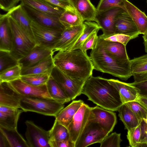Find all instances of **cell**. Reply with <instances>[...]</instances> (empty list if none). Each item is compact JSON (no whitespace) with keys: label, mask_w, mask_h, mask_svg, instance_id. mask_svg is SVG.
<instances>
[{"label":"cell","mask_w":147,"mask_h":147,"mask_svg":"<svg viewBox=\"0 0 147 147\" xmlns=\"http://www.w3.org/2000/svg\"><path fill=\"white\" fill-rule=\"evenodd\" d=\"M57 51L53 55L54 65L68 77L86 81L92 76L94 67L87 52L81 49Z\"/></svg>","instance_id":"obj_1"},{"label":"cell","mask_w":147,"mask_h":147,"mask_svg":"<svg viewBox=\"0 0 147 147\" xmlns=\"http://www.w3.org/2000/svg\"><path fill=\"white\" fill-rule=\"evenodd\" d=\"M81 94L104 109L117 111L123 104L117 89L108 81V79L92 76L85 82Z\"/></svg>","instance_id":"obj_2"},{"label":"cell","mask_w":147,"mask_h":147,"mask_svg":"<svg viewBox=\"0 0 147 147\" xmlns=\"http://www.w3.org/2000/svg\"><path fill=\"white\" fill-rule=\"evenodd\" d=\"M90 57L94 69L110 74L124 80L132 76L129 58L121 59L112 57L108 55L98 43L92 49Z\"/></svg>","instance_id":"obj_3"},{"label":"cell","mask_w":147,"mask_h":147,"mask_svg":"<svg viewBox=\"0 0 147 147\" xmlns=\"http://www.w3.org/2000/svg\"><path fill=\"white\" fill-rule=\"evenodd\" d=\"M8 16L12 36V46L10 53L18 61L27 54L36 44L28 33L11 17Z\"/></svg>","instance_id":"obj_4"},{"label":"cell","mask_w":147,"mask_h":147,"mask_svg":"<svg viewBox=\"0 0 147 147\" xmlns=\"http://www.w3.org/2000/svg\"><path fill=\"white\" fill-rule=\"evenodd\" d=\"M20 106L25 112L55 117L64 108V105L53 99L23 96L20 100Z\"/></svg>","instance_id":"obj_5"},{"label":"cell","mask_w":147,"mask_h":147,"mask_svg":"<svg viewBox=\"0 0 147 147\" xmlns=\"http://www.w3.org/2000/svg\"><path fill=\"white\" fill-rule=\"evenodd\" d=\"M109 134L98 123L88 120L75 142V147H86L100 143Z\"/></svg>","instance_id":"obj_6"},{"label":"cell","mask_w":147,"mask_h":147,"mask_svg":"<svg viewBox=\"0 0 147 147\" xmlns=\"http://www.w3.org/2000/svg\"><path fill=\"white\" fill-rule=\"evenodd\" d=\"M62 89L70 100L81 94L82 87L86 81L72 79L65 75L55 66L50 74Z\"/></svg>","instance_id":"obj_7"},{"label":"cell","mask_w":147,"mask_h":147,"mask_svg":"<svg viewBox=\"0 0 147 147\" xmlns=\"http://www.w3.org/2000/svg\"><path fill=\"white\" fill-rule=\"evenodd\" d=\"M31 28L36 45L53 50L62 32L42 26L32 21Z\"/></svg>","instance_id":"obj_8"},{"label":"cell","mask_w":147,"mask_h":147,"mask_svg":"<svg viewBox=\"0 0 147 147\" xmlns=\"http://www.w3.org/2000/svg\"><path fill=\"white\" fill-rule=\"evenodd\" d=\"M25 136L29 147H51L49 132L35 124L26 121Z\"/></svg>","instance_id":"obj_9"},{"label":"cell","mask_w":147,"mask_h":147,"mask_svg":"<svg viewBox=\"0 0 147 147\" xmlns=\"http://www.w3.org/2000/svg\"><path fill=\"white\" fill-rule=\"evenodd\" d=\"M21 4L32 21L43 26L61 32L65 29L59 21V17L43 12Z\"/></svg>","instance_id":"obj_10"},{"label":"cell","mask_w":147,"mask_h":147,"mask_svg":"<svg viewBox=\"0 0 147 147\" xmlns=\"http://www.w3.org/2000/svg\"><path fill=\"white\" fill-rule=\"evenodd\" d=\"M125 11L119 7H114L104 11H97L95 21L100 27L104 36L115 33V22L117 16Z\"/></svg>","instance_id":"obj_11"},{"label":"cell","mask_w":147,"mask_h":147,"mask_svg":"<svg viewBox=\"0 0 147 147\" xmlns=\"http://www.w3.org/2000/svg\"><path fill=\"white\" fill-rule=\"evenodd\" d=\"M90 109L88 105L83 103L74 115L67 128L70 138L75 143L89 120Z\"/></svg>","instance_id":"obj_12"},{"label":"cell","mask_w":147,"mask_h":147,"mask_svg":"<svg viewBox=\"0 0 147 147\" xmlns=\"http://www.w3.org/2000/svg\"><path fill=\"white\" fill-rule=\"evenodd\" d=\"M84 28V23L82 25L65 28L55 44L53 52L69 50L81 35Z\"/></svg>","instance_id":"obj_13"},{"label":"cell","mask_w":147,"mask_h":147,"mask_svg":"<svg viewBox=\"0 0 147 147\" xmlns=\"http://www.w3.org/2000/svg\"><path fill=\"white\" fill-rule=\"evenodd\" d=\"M89 120L98 123L109 133L113 131L117 122L115 113L97 105L91 107Z\"/></svg>","instance_id":"obj_14"},{"label":"cell","mask_w":147,"mask_h":147,"mask_svg":"<svg viewBox=\"0 0 147 147\" xmlns=\"http://www.w3.org/2000/svg\"><path fill=\"white\" fill-rule=\"evenodd\" d=\"M9 83L15 90L23 96L53 99L48 93L46 84L33 86L24 82L20 78Z\"/></svg>","instance_id":"obj_15"},{"label":"cell","mask_w":147,"mask_h":147,"mask_svg":"<svg viewBox=\"0 0 147 147\" xmlns=\"http://www.w3.org/2000/svg\"><path fill=\"white\" fill-rule=\"evenodd\" d=\"M115 33L122 34L131 37L133 39L140 34L137 26L126 11L118 14L115 22Z\"/></svg>","instance_id":"obj_16"},{"label":"cell","mask_w":147,"mask_h":147,"mask_svg":"<svg viewBox=\"0 0 147 147\" xmlns=\"http://www.w3.org/2000/svg\"><path fill=\"white\" fill-rule=\"evenodd\" d=\"M52 49L36 45L25 56L18 61L22 68L33 65L53 54Z\"/></svg>","instance_id":"obj_17"},{"label":"cell","mask_w":147,"mask_h":147,"mask_svg":"<svg viewBox=\"0 0 147 147\" xmlns=\"http://www.w3.org/2000/svg\"><path fill=\"white\" fill-rule=\"evenodd\" d=\"M23 96L9 82H0V105L20 108V101Z\"/></svg>","instance_id":"obj_18"},{"label":"cell","mask_w":147,"mask_h":147,"mask_svg":"<svg viewBox=\"0 0 147 147\" xmlns=\"http://www.w3.org/2000/svg\"><path fill=\"white\" fill-rule=\"evenodd\" d=\"M108 81L118 91L123 104L136 101L138 98L139 95V90L131 83H126L114 79H108Z\"/></svg>","instance_id":"obj_19"},{"label":"cell","mask_w":147,"mask_h":147,"mask_svg":"<svg viewBox=\"0 0 147 147\" xmlns=\"http://www.w3.org/2000/svg\"><path fill=\"white\" fill-rule=\"evenodd\" d=\"M24 111L0 105V126L11 129H17L19 116Z\"/></svg>","instance_id":"obj_20"},{"label":"cell","mask_w":147,"mask_h":147,"mask_svg":"<svg viewBox=\"0 0 147 147\" xmlns=\"http://www.w3.org/2000/svg\"><path fill=\"white\" fill-rule=\"evenodd\" d=\"M8 16L7 13L0 15V51L10 52L12 46V36Z\"/></svg>","instance_id":"obj_21"},{"label":"cell","mask_w":147,"mask_h":147,"mask_svg":"<svg viewBox=\"0 0 147 147\" xmlns=\"http://www.w3.org/2000/svg\"><path fill=\"white\" fill-rule=\"evenodd\" d=\"M126 11L130 15L137 27L140 34L147 32V16L128 0H123Z\"/></svg>","instance_id":"obj_22"},{"label":"cell","mask_w":147,"mask_h":147,"mask_svg":"<svg viewBox=\"0 0 147 147\" xmlns=\"http://www.w3.org/2000/svg\"><path fill=\"white\" fill-rule=\"evenodd\" d=\"M69 1L77 13L84 21H95L97 11L90 0Z\"/></svg>","instance_id":"obj_23"},{"label":"cell","mask_w":147,"mask_h":147,"mask_svg":"<svg viewBox=\"0 0 147 147\" xmlns=\"http://www.w3.org/2000/svg\"><path fill=\"white\" fill-rule=\"evenodd\" d=\"M7 13L34 40L31 28L32 21L24 10L21 4L11 9Z\"/></svg>","instance_id":"obj_24"},{"label":"cell","mask_w":147,"mask_h":147,"mask_svg":"<svg viewBox=\"0 0 147 147\" xmlns=\"http://www.w3.org/2000/svg\"><path fill=\"white\" fill-rule=\"evenodd\" d=\"M98 43L109 56L115 58L128 59L126 46L120 42L104 40L98 36Z\"/></svg>","instance_id":"obj_25"},{"label":"cell","mask_w":147,"mask_h":147,"mask_svg":"<svg viewBox=\"0 0 147 147\" xmlns=\"http://www.w3.org/2000/svg\"><path fill=\"white\" fill-rule=\"evenodd\" d=\"M131 67L134 82L147 80V53L130 60Z\"/></svg>","instance_id":"obj_26"},{"label":"cell","mask_w":147,"mask_h":147,"mask_svg":"<svg viewBox=\"0 0 147 147\" xmlns=\"http://www.w3.org/2000/svg\"><path fill=\"white\" fill-rule=\"evenodd\" d=\"M20 2L21 3L37 10L59 17L65 10L45 0H20Z\"/></svg>","instance_id":"obj_27"},{"label":"cell","mask_w":147,"mask_h":147,"mask_svg":"<svg viewBox=\"0 0 147 147\" xmlns=\"http://www.w3.org/2000/svg\"><path fill=\"white\" fill-rule=\"evenodd\" d=\"M55 66L53 54L37 63L22 69L21 75L47 74H51Z\"/></svg>","instance_id":"obj_28"},{"label":"cell","mask_w":147,"mask_h":147,"mask_svg":"<svg viewBox=\"0 0 147 147\" xmlns=\"http://www.w3.org/2000/svg\"><path fill=\"white\" fill-rule=\"evenodd\" d=\"M83 100H74L62 109L55 117V119L67 128L73 117L82 104Z\"/></svg>","instance_id":"obj_29"},{"label":"cell","mask_w":147,"mask_h":147,"mask_svg":"<svg viewBox=\"0 0 147 147\" xmlns=\"http://www.w3.org/2000/svg\"><path fill=\"white\" fill-rule=\"evenodd\" d=\"M117 111L120 120L123 123L125 129L127 130L137 127L142 121L125 104H123Z\"/></svg>","instance_id":"obj_30"},{"label":"cell","mask_w":147,"mask_h":147,"mask_svg":"<svg viewBox=\"0 0 147 147\" xmlns=\"http://www.w3.org/2000/svg\"><path fill=\"white\" fill-rule=\"evenodd\" d=\"M0 131L7 138L10 147H29L27 141L17 129H8L0 126Z\"/></svg>","instance_id":"obj_31"},{"label":"cell","mask_w":147,"mask_h":147,"mask_svg":"<svg viewBox=\"0 0 147 147\" xmlns=\"http://www.w3.org/2000/svg\"><path fill=\"white\" fill-rule=\"evenodd\" d=\"M46 85L48 93L54 100L64 104L71 101L51 75Z\"/></svg>","instance_id":"obj_32"},{"label":"cell","mask_w":147,"mask_h":147,"mask_svg":"<svg viewBox=\"0 0 147 147\" xmlns=\"http://www.w3.org/2000/svg\"><path fill=\"white\" fill-rule=\"evenodd\" d=\"M59 20L65 28L82 25L84 21L76 12L66 10L60 16Z\"/></svg>","instance_id":"obj_33"},{"label":"cell","mask_w":147,"mask_h":147,"mask_svg":"<svg viewBox=\"0 0 147 147\" xmlns=\"http://www.w3.org/2000/svg\"><path fill=\"white\" fill-rule=\"evenodd\" d=\"M49 132L50 141H61L70 138L67 128L56 119Z\"/></svg>","instance_id":"obj_34"},{"label":"cell","mask_w":147,"mask_h":147,"mask_svg":"<svg viewBox=\"0 0 147 147\" xmlns=\"http://www.w3.org/2000/svg\"><path fill=\"white\" fill-rule=\"evenodd\" d=\"M84 28L83 32L74 46L69 50L80 49L86 40L92 33L101 29L100 27L95 22L85 21L84 22Z\"/></svg>","instance_id":"obj_35"},{"label":"cell","mask_w":147,"mask_h":147,"mask_svg":"<svg viewBox=\"0 0 147 147\" xmlns=\"http://www.w3.org/2000/svg\"><path fill=\"white\" fill-rule=\"evenodd\" d=\"M50 77L47 74H30L21 76L20 79L24 82L35 86L46 84Z\"/></svg>","instance_id":"obj_36"},{"label":"cell","mask_w":147,"mask_h":147,"mask_svg":"<svg viewBox=\"0 0 147 147\" xmlns=\"http://www.w3.org/2000/svg\"><path fill=\"white\" fill-rule=\"evenodd\" d=\"M22 69L18 64L0 72V82H9L20 78Z\"/></svg>","instance_id":"obj_37"},{"label":"cell","mask_w":147,"mask_h":147,"mask_svg":"<svg viewBox=\"0 0 147 147\" xmlns=\"http://www.w3.org/2000/svg\"><path fill=\"white\" fill-rule=\"evenodd\" d=\"M18 64V61L10 52L0 51V73Z\"/></svg>","instance_id":"obj_38"},{"label":"cell","mask_w":147,"mask_h":147,"mask_svg":"<svg viewBox=\"0 0 147 147\" xmlns=\"http://www.w3.org/2000/svg\"><path fill=\"white\" fill-rule=\"evenodd\" d=\"M125 104L141 121L147 120V109L138 102L134 101L128 102Z\"/></svg>","instance_id":"obj_39"},{"label":"cell","mask_w":147,"mask_h":147,"mask_svg":"<svg viewBox=\"0 0 147 147\" xmlns=\"http://www.w3.org/2000/svg\"><path fill=\"white\" fill-rule=\"evenodd\" d=\"M127 138L130 146L139 147L141 134V123L137 127L127 130Z\"/></svg>","instance_id":"obj_40"},{"label":"cell","mask_w":147,"mask_h":147,"mask_svg":"<svg viewBox=\"0 0 147 147\" xmlns=\"http://www.w3.org/2000/svg\"><path fill=\"white\" fill-rule=\"evenodd\" d=\"M121 134L114 132L107 135L100 143V147H120Z\"/></svg>","instance_id":"obj_41"},{"label":"cell","mask_w":147,"mask_h":147,"mask_svg":"<svg viewBox=\"0 0 147 147\" xmlns=\"http://www.w3.org/2000/svg\"><path fill=\"white\" fill-rule=\"evenodd\" d=\"M114 7H119L125 10L123 0H100L96 8L97 11L107 10Z\"/></svg>","instance_id":"obj_42"},{"label":"cell","mask_w":147,"mask_h":147,"mask_svg":"<svg viewBox=\"0 0 147 147\" xmlns=\"http://www.w3.org/2000/svg\"><path fill=\"white\" fill-rule=\"evenodd\" d=\"M99 36L105 40L120 42L125 46L130 40L133 39L131 36L122 34L115 33L106 36L101 34Z\"/></svg>","instance_id":"obj_43"},{"label":"cell","mask_w":147,"mask_h":147,"mask_svg":"<svg viewBox=\"0 0 147 147\" xmlns=\"http://www.w3.org/2000/svg\"><path fill=\"white\" fill-rule=\"evenodd\" d=\"M96 31L91 34L84 41L81 48L85 52L87 50L93 49L96 46L98 40L97 33Z\"/></svg>","instance_id":"obj_44"},{"label":"cell","mask_w":147,"mask_h":147,"mask_svg":"<svg viewBox=\"0 0 147 147\" xmlns=\"http://www.w3.org/2000/svg\"><path fill=\"white\" fill-rule=\"evenodd\" d=\"M50 3L65 10L76 12L69 0H45Z\"/></svg>","instance_id":"obj_45"},{"label":"cell","mask_w":147,"mask_h":147,"mask_svg":"<svg viewBox=\"0 0 147 147\" xmlns=\"http://www.w3.org/2000/svg\"><path fill=\"white\" fill-rule=\"evenodd\" d=\"M51 147H75V143L70 138L59 141H50Z\"/></svg>","instance_id":"obj_46"},{"label":"cell","mask_w":147,"mask_h":147,"mask_svg":"<svg viewBox=\"0 0 147 147\" xmlns=\"http://www.w3.org/2000/svg\"><path fill=\"white\" fill-rule=\"evenodd\" d=\"M131 84L138 89L140 95H147V80L140 82H134Z\"/></svg>","instance_id":"obj_47"},{"label":"cell","mask_w":147,"mask_h":147,"mask_svg":"<svg viewBox=\"0 0 147 147\" xmlns=\"http://www.w3.org/2000/svg\"><path fill=\"white\" fill-rule=\"evenodd\" d=\"M141 134L140 144H147V123L142 120L141 123Z\"/></svg>","instance_id":"obj_48"},{"label":"cell","mask_w":147,"mask_h":147,"mask_svg":"<svg viewBox=\"0 0 147 147\" xmlns=\"http://www.w3.org/2000/svg\"><path fill=\"white\" fill-rule=\"evenodd\" d=\"M0 147H10L7 138L1 131H0Z\"/></svg>","instance_id":"obj_49"},{"label":"cell","mask_w":147,"mask_h":147,"mask_svg":"<svg viewBox=\"0 0 147 147\" xmlns=\"http://www.w3.org/2000/svg\"><path fill=\"white\" fill-rule=\"evenodd\" d=\"M136 101L139 102L147 109V95L139 94Z\"/></svg>","instance_id":"obj_50"},{"label":"cell","mask_w":147,"mask_h":147,"mask_svg":"<svg viewBox=\"0 0 147 147\" xmlns=\"http://www.w3.org/2000/svg\"><path fill=\"white\" fill-rule=\"evenodd\" d=\"M143 40L145 51L147 53V37L144 38Z\"/></svg>","instance_id":"obj_51"},{"label":"cell","mask_w":147,"mask_h":147,"mask_svg":"<svg viewBox=\"0 0 147 147\" xmlns=\"http://www.w3.org/2000/svg\"><path fill=\"white\" fill-rule=\"evenodd\" d=\"M147 37V32L144 35H143V36H142V37L143 38V39L146 38Z\"/></svg>","instance_id":"obj_52"},{"label":"cell","mask_w":147,"mask_h":147,"mask_svg":"<svg viewBox=\"0 0 147 147\" xmlns=\"http://www.w3.org/2000/svg\"><path fill=\"white\" fill-rule=\"evenodd\" d=\"M144 121L145 122H146V123H147V120L146 121Z\"/></svg>","instance_id":"obj_53"},{"label":"cell","mask_w":147,"mask_h":147,"mask_svg":"<svg viewBox=\"0 0 147 147\" xmlns=\"http://www.w3.org/2000/svg\"><path fill=\"white\" fill-rule=\"evenodd\" d=\"M146 2H147V1H146Z\"/></svg>","instance_id":"obj_54"}]
</instances>
